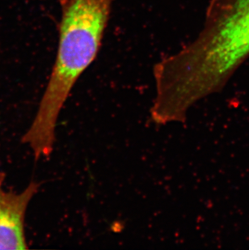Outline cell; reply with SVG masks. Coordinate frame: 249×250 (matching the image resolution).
Listing matches in <instances>:
<instances>
[{
  "label": "cell",
  "instance_id": "obj_2",
  "mask_svg": "<svg viewBox=\"0 0 249 250\" xmlns=\"http://www.w3.org/2000/svg\"><path fill=\"white\" fill-rule=\"evenodd\" d=\"M116 0H68L62 5L56 59L30 126L22 138L36 160L54 151L57 123L71 90L96 59Z\"/></svg>",
  "mask_w": 249,
  "mask_h": 250
},
{
  "label": "cell",
  "instance_id": "obj_3",
  "mask_svg": "<svg viewBox=\"0 0 249 250\" xmlns=\"http://www.w3.org/2000/svg\"><path fill=\"white\" fill-rule=\"evenodd\" d=\"M5 177L0 171V250H27L26 213L40 184L31 182L21 192L8 191L4 187Z\"/></svg>",
  "mask_w": 249,
  "mask_h": 250
},
{
  "label": "cell",
  "instance_id": "obj_1",
  "mask_svg": "<svg viewBox=\"0 0 249 250\" xmlns=\"http://www.w3.org/2000/svg\"><path fill=\"white\" fill-rule=\"evenodd\" d=\"M249 58V0H211L195 40L154 66L150 118L186 123L191 107L224 89Z\"/></svg>",
  "mask_w": 249,
  "mask_h": 250
},
{
  "label": "cell",
  "instance_id": "obj_4",
  "mask_svg": "<svg viewBox=\"0 0 249 250\" xmlns=\"http://www.w3.org/2000/svg\"><path fill=\"white\" fill-rule=\"evenodd\" d=\"M68 0H58V2L61 4V6H62V5L65 4L66 2H67Z\"/></svg>",
  "mask_w": 249,
  "mask_h": 250
}]
</instances>
